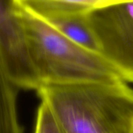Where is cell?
<instances>
[{
  "mask_svg": "<svg viewBox=\"0 0 133 133\" xmlns=\"http://www.w3.org/2000/svg\"><path fill=\"white\" fill-rule=\"evenodd\" d=\"M132 133H133V129H132Z\"/></svg>",
  "mask_w": 133,
  "mask_h": 133,
  "instance_id": "obj_9",
  "label": "cell"
},
{
  "mask_svg": "<svg viewBox=\"0 0 133 133\" xmlns=\"http://www.w3.org/2000/svg\"><path fill=\"white\" fill-rule=\"evenodd\" d=\"M19 90L1 76V133H23L16 115V97Z\"/></svg>",
  "mask_w": 133,
  "mask_h": 133,
  "instance_id": "obj_7",
  "label": "cell"
},
{
  "mask_svg": "<svg viewBox=\"0 0 133 133\" xmlns=\"http://www.w3.org/2000/svg\"><path fill=\"white\" fill-rule=\"evenodd\" d=\"M1 76L18 89L37 90L41 81L11 0H1Z\"/></svg>",
  "mask_w": 133,
  "mask_h": 133,
  "instance_id": "obj_4",
  "label": "cell"
},
{
  "mask_svg": "<svg viewBox=\"0 0 133 133\" xmlns=\"http://www.w3.org/2000/svg\"><path fill=\"white\" fill-rule=\"evenodd\" d=\"M89 19L101 55L123 80L133 83V0L94 9Z\"/></svg>",
  "mask_w": 133,
  "mask_h": 133,
  "instance_id": "obj_3",
  "label": "cell"
},
{
  "mask_svg": "<svg viewBox=\"0 0 133 133\" xmlns=\"http://www.w3.org/2000/svg\"><path fill=\"white\" fill-rule=\"evenodd\" d=\"M37 93L65 133H132L133 90L123 79L44 84Z\"/></svg>",
  "mask_w": 133,
  "mask_h": 133,
  "instance_id": "obj_1",
  "label": "cell"
},
{
  "mask_svg": "<svg viewBox=\"0 0 133 133\" xmlns=\"http://www.w3.org/2000/svg\"><path fill=\"white\" fill-rule=\"evenodd\" d=\"M13 5L42 85L122 79L101 55L72 41L32 12Z\"/></svg>",
  "mask_w": 133,
  "mask_h": 133,
  "instance_id": "obj_2",
  "label": "cell"
},
{
  "mask_svg": "<svg viewBox=\"0 0 133 133\" xmlns=\"http://www.w3.org/2000/svg\"><path fill=\"white\" fill-rule=\"evenodd\" d=\"M34 133H65L52 111L43 101L37 109Z\"/></svg>",
  "mask_w": 133,
  "mask_h": 133,
  "instance_id": "obj_8",
  "label": "cell"
},
{
  "mask_svg": "<svg viewBox=\"0 0 133 133\" xmlns=\"http://www.w3.org/2000/svg\"><path fill=\"white\" fill-rule=\"evenodd\" d=\"M89 13L55 12L38 17L84 48L101 55L100 45L90 25Z\"/></svg>",
  "mask_w": 133,
  "mask_h": 133,
  "instance_id": "obj_5",
  "label": "cell"
},
{
  "mask_svg": "<svg viewBox=\"0 0 133 133\" xmlns=\"http://www.w3.org/2000/svg\"><path fill=\"white\" fill-rule=\"evenodd\" d=\"M37 16L55 12H90L102 6L126 0H11Z\"/></svg>",
  "mask_w": 133,
  "mask_h": 133,
  "instance_id": "obj_6",
  "label": "cell"
}]
</instances>
